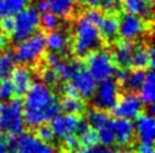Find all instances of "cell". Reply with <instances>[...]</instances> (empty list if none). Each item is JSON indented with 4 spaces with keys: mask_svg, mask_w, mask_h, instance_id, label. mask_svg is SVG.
I'll return each instance as SVG.
<instances>
[{
    "mask_svg": "<svg viewBox=\"0 0 155 153\" xmlns=\"http://www.w3.org/2000/svg\"><path fill=\"white\" fill-rule=\"evenodd\" d=\"M60 113L58 98L43 82L32 83L23 102L24 120L28 127L36 128Z\"/></svg>",
    "mask_w": 155,
    "mask_h": 153,
    "instance_id": "obj_1",
    "label": "cell"
},
{
    "mask_svg": "<svg viewBox=\"0 0 155 153\" xmlns=\"http://www.w3.org/2000/svg\"><path fill=\"white\" fill-rule=\"evenodd\" d=\"M101 36L97 25L81 16L74 25L73 52L77 56H85L94 50H97L101 44Z\"/></svg>",
    "mask_w": 155,
    "mask_h": 153,
    "instance_id": "obj_2",
    "label": "cell"
},
{
    "mask_svg": "<svg viewBox=\"0 0 155 153\" xmlns=\"http://www.w3.org/2000/svg\"><path fill=\"white\" fill-rule=\"evenodd\" d=\"M25 125L23 102L19 99H10L0 104V131L9 135L23 132Z\"/></svg>",
    "mask_w": 155,
    "mask_h": 153,
    "instance_id": "obj_3",
    "label": "cell"
},
{
    "mask_svg": "<svg viewBox=\"0 0 155 153\" xmlns=\"http://www.w3.org/2000/svg\"><path fill=\"white\" fill-rule=\"evenodd\" d=\"M45 35L43 33H34L30 37L18 42L14 56L16 62L22 65L34 64L38 62L45 52Z\"/></svg>",
    "mask_w": 155,
    "mask_h": 153,
    "instance_id": "obj_4",
    "label": "cell"
},
{
    "mask_svg": "<svg viewBox=\"0 0 155 153\" xmlns=\"http://www.w3.org/2000/svg\"><path fill=\"white\" fill-rule=\"evenodd\" d=\"M40 18L41 15L33 6L25 7L17 15H15L14 30L12 33L14 41L18 43L36 33L40 27Z\"/></svg>",
    "mask_w": 155,
    "mask_h": 153,
    "instance_id": "obj_5",
    "label": "cell"
},
{
    "mask_svg": "<svg viewBox=\"0 0 155 153\" xmlns=\"http://www.w3.org/2000/svg\"><path fill=\"white\" fill-rule=\"evenodd\" d=\"M9 153H56L50 142H43L32 133H19L13 135L8 142Z\"/></svg>",
    "mask_w": 155,
    "mask_h": 153,
    "instance_id": "obj_6",
    "label": "cell"
},
{
    "mask_svg": "<svg viewBox=\"0 0 155 153\" xmlns=\"http://www.w3.org/2000/svg\"><path fill=\"white\" fill-rule=\"evenodd\" d=\"M87 71L96 81H103L114 74L116 67L110 52L107 50H94L87 54Z\"/></svg>",
    "mask_w": 155,
    "mask_h": 153,
    "instance_id": "obj_7",
    "label": "cell"
},
{
    "mask_svg": "<svg viewBox=\"0 0 155 153\" xmlns=\"http://www.w3.org/2000/svg\"><path fill=\"white\" fill-rule=\"evenodd\" d=\"M88 126L87 122L84 119H81L76 115L64 114L57 115L56 117L51 119V127L54 137H58L60 140H64L69 135L81 134V133Z\"/></svg>",
    "mask_w": 155,
    "mask_h": 153,
    "instance_id": "obj_8",
    "label": "cell"
},
{
    "mask_svg": "<svg viewBox=\"0 0 155 153\" xmlns=\"http://www.w3.org/2000/svg\"><path fill=\"white\" fill-rule=\"evenodd\" d=\"M92 97H93V102L97 109L101 111L112 109L119 98L118 83L111 78L100 81V85L96 86V89Z\"/></svg>",
    "mask_w": 155,
    "mask_h": 153,
    "instance_id": "obj_9",
    "label": "cell"
},
{
    "mask_svg": "<svg viewBox=\"0 0 155 153\" xmlns=\"http://www.w3.org/2000/svg\"><path fill=\"white\" fill-rule=\"evenodd\" d=\"M147 30L146 23L144 21V18L139 17L134 14H124L119 19V33L124 41L133 42L142 38Z\"/></svg>",
    "mask_w": 155,
    "mask_h": 153,
    "instance_id": "obj_10",
    "label": "cell"
},
{
    "mask_svg": "<svg viewBox=\"0 0 155 153\" xmlns=\"http://www.w3.org/2000/svg\"><path fill=\"white\" fill-rule=\"evenodd\" d=\"M143 104L139 96L134 92H127L118 98L112 108L117 118H125L131 120L136 118L143 111Z\"/></svg>",
    "mask_w": 155,
    "mask_h": 153,
    "instance_id": "obj_11",
    "label": "cell"
},
{
    "mask_svg": "<svg viewBox=\"0 0 155 153\" xmlns=\"http://www.w3.org/2000/svg\"><path fill=\"white\" fill-rule=\"evenodd\" d=\"M70 83L74 86L78 96L83 98H91L96 89V80L83 65L70 79Z\"/></svg>",
    "mask_w": 155,
    "mask_h": 153,
    "instance_id": "obj_12",
    "label": "cell"
},
{
    "mask_svg": "<svg viewBox=\"0 0 155 153\" xmlns=\"http://www.w3.org/2000/svg\"><path fill=\"white\" fill-rule=\"evenodd\" d=\"M135 134L140 142L152 144L155 139V120L152 114H139L134 124Z\"/></svg>",
    "mask_w": 155,
    "mask_h": 153,
    "instance_id": "obj_13",
    "label": "cell"
},
{
    "mask_svg": "<svg viewBox=\"0 0 155 153\" xmlns=\"http://www.w3.org/2000/svg\"><path fill=\"white\" fill-rule=\"evenodd\" d=\"M109 126L114 135L116 142L120 145H127L133 141L135 136V128L131 120L125 118L110 119Z\"/></svg>",
    "mask_w": 155,
    "mask_h": 153,
    "instance_id": "obj_14",
    "label": "cell"
},
{
    "mask_svg": "<svg viewBox=\"0 0 155 153\" xmlns=\"http://www.w3.org/2000/svg\"><path fill=\"white\" fill-rule=\"evenodd\" d=\"M12 74V83L15 89V94L17 95H25L26 91L30 89L33 81V73L28 68H26L24 65L15 68L13 70Z\"/></svg>",
    "mask_w": 155,
    "mask_h": 153,
    "instance_id": "obj_15",
    "label": "cell"
},
{
    "mask_svg": "<svg viewBox=\"0 0 155 153\" xmlns=\"http://www.w3.org/2000/svg\"><path fill=\"white\" fill-rule=\"evenodd\" d=\"M154 64V51L153 47H147L145 45H138L134 47L131 67L144 70L147 67H153Z\"/></svg>",
    "mask_w": 155,
    "mask_h": 153,
    "instance_id": "obj_16",
    "label": "cell"
},
{
    "mask_svg": "<svg viewBox=\"0 0 155 153\" xmlns=\"http://www.w3.org/2000/svg\"><path fill=\"white\" fill-rule=\"evenodd\" d=\"M135 45L130 42H121L117 44L114 47V51L112 55L113 62L119 67V68L127 69L131 67V58H133V52Z\"/></svg>",
    "mask_w": 155,
    "mask_h": 153,
    "instance_id": "obj_17",
    "label": "cell"
},
{
    "mask_svg": "<svg viewBox=\"0 0 155 153\" xmlns=\"http://www.w3.org/2000/svg\"><path fill=\"white\" fill-rule=\"evenodd\" d=\"M97 28L101 38L107 42H112L116 39L119 33V18H117L114 15L103 16L97 25Z\"/></svg>",
    "mask_w": 155,
    "mask_h": 153,
    "instance_id": "obj_18",
    "label": "cell"
},
{
    "mask_svg": "<svg viewBox=\"0 0 155 153\" xmlns=\"http://www.w3.org/2000/svg\"><path fill=\"white\" fill-rule=\"evenodd\" d=\"M48 11L61 18L70 17L76 9V0H43Z\"/></svg>",
    "mask_w": 155,
    "mask_h": 153,
    "instance_id": "obj_19",
    "label": "cell"
},
{
    "mask_svg": "<svg viewBox=\"0 0 155 153\" xmlns=\"http://www.w3.org/2000/svg\"><path fill=\"white\" fill-rule=\"evenodd\" d=\"M45 45L51 52L64 53L68 50L69 38L62 30H52L45 36Z\"/></svg>",
    "mask_w": 155,
    "mask_h": 153,
    "instance_id": "obj_20",
    "label": "cell"
},
{
    "mask_svg": "<svg viewBox=\"0 0 155 153\" xmlns=\"http://www.w3.org/2000/svg\"><path fill=\"white\" fill-rule=\"evenodd\" d=\"M127 13L137 15L142 18L152 16V0H120Z\"/></svg>",
    "mask_w": 155,
    "mask_h": 153,
    "instance_id": "obj_21",
    "label": "cell"
},
{
    "mask_svg": "<svg viewBox=\"0 0 155 153\" xmlns=\"http://www.w3.org/2000/svg\"><path fill=\"white\" fill-rule=\"evenodd\" d=\"M138 90H139V98L143 104L152 106L155 100V78L153 72L146 73L145 80Z\"/></svg>",
    "mask_w": 155,
    "mask_h": 153,
    "instance_id": "obj_22",
    "label": "cell"
},
{
    "mask_svg": "<svg viewBox=\"0 0 155 153\" xmlns=\"http://www.w3.org/2000/svg\"><path fill=\"white\" fill-rule=\"evenodd\" d=\"M27 6V0H0V19L14 17Z\"/></svg>",
    "mask_w": 155,
    "mask_h": 153,
    "instance_id": "obj_23",
    "label": "cell"
},
{
    "mask_svg": "<svg viewBox=\"0 0 155 153\" xmlns=\"http://www.w3.org/2000/svg\"><path fill=\"white\" fill-rule=\"evenodd\" d=\"M145 76H146V72L144 70L136 69L135 71L127 72L125 79L121 81V85L129 92H134L140 88L142 83L145 80Z\"/></svg>",
    "mask_w": 155,
    "mask_h": 153,
    "instance_id": "obj_24",
    "label": "cell"
},
{
    "mask_svg": "<svg viewBox=\"0 0 155 153\" xmlns=\"http://www.w3.org/2000/svg\"><path fill=\"white\" fill-rule=\"evenodd\" d=\"M59 104H60V109L65 111V114L77 115L85 111V102L83 99L78 98V96L76 97L66 96Z\"/></svg>",
    "mask_w": 155,
    "mask_h": 153,
    "instance_id": "obj_25",
    "label": "cell"
},
{
    "mask_svg": "<svg viewBox=\"0 0 155 153\" xmlns=\"http://www.w3.org/2000/svg\"><path fill=\"white\" fill-rule=\"evenodd\" d=\"M110 123V118L107 113L101 109H92L87 113V124L91 125L95 131H99L101 128L108 126Z\"/></svg>",
    "mask_w": 155,
    "mask_h": 153,
    "instance_id": "obj_26",
    "label": "cell"
},
{
    "mask_svg": "<svg viewBox=\"0 0 155 153\" xmlns=\"http://www.w3.org/2000/svg\"><path fill=\"white\" fill-rule=\"evenodd\" d=\"M16 60L14 53L10 51H1L0 52V80L8 78L10 73L15 69Z\"/></svg>",
    "mask_w": 155,
    "mask_h": 153,
    "instance_id": "obj_27",
    "label": "cell"
},
{
    "mask_svg": "<svg viewBox=\"0 0 155 153\" xmlns=\"http://www.w3.org/2000/svg\"><path fill=\"white\" fill-rule=\"evenodd\" d=\"M81 67H82V64L79 63V62H75V61L62 62L61 61L60 63L58 64V67L56 68V71L58 73V76H60L61 80L70 81V79L73 78V76L76 73V71Z\"/></svg>",
    "mask_w": 155,
    "mask_h": 153,
    "instance_id": "obj_28",
    "label": "cell"
},
{
    "mask_svg": "<svg viewBox=\"0 0 155 153\" xmlns=\"http://www.w3.org/2000/svg\"><path fill=\"white\" fill-rule=\"evenodd\" d=\"M40 25H42V27L45 30L52 32L59 27L60 20H59V17L56 16L54 14L50 13V11H45L42 14V16L40 18Z\"/></svg>",
    "mask_w": 155,
    "mask_h": 153,
    "instance_id": "obj_29",
    "label": "cell"
},
{
    "mask_svg": "<svg viewBox=\"0 0 155 153\" xmlns=\"http://www.w3.org/2000/svg\"><path fill=\"white\" fill-rule=\"evenodd\" d=\"M97 142H100L101 146L104 148H110L116 143L114 135L109 125L97 131Z\"/></svg>",
    "mask_w": 155,
    "mask_h": 153,
    "instance_id": "obj_30",
    "label": "cell"
},
{
    "mask_svg": "<svg viewBox=\"0 0 155 153\" xmlns=\"http://www.w3.org/2000/svg\"><path fill=\"white\" fill-rule=\"evenodd\" d=\"M15 95V89L10 79L5 78L0 80V102L8 101L13 99V96Z\"/></svg>",
    "mask_w": 155,
    "mask_h": 153,
    "instance_id": "obj_31",
    "label": "cell"
},
{
    "mask_svg": "<svg viewBox=\"0 0 155 153\" xmlns=\"http://www.w3.org/2000/svg\"><path fill=\"white\" fill-rule=\"evenodd\" d=\"M41 78L43 83H45L49 87H57L60 83V76H58L56 69L53 68H47L41 72Z\"/></svg>",
    "mask_w": 155,
    "mask_h": 153,
    "instance_id": "obj_32",
    "label": "cell"
},
{
    "mask_svg": "<svg viewBox=\"0 0 155 153\" xmlns=\"http://www.w3.org/2000/svg\"><path fill=\"white\" fill-rule=\"evenodd\" d=\"M79 135H81L79 142L84 146H93L97 143V132L94 128H91L90 126H87Z\"/></svg>",
    "mask_w": 155,
    "mask_h": 153,
    "instance_id": "obj_33",
    "label": "cell"
},
{
    "mask_svg": "<svg viewBox=\"0 0 155 153\" xmlns=\"http://www.w3.org/2000/svg\"><path fill=\"white\" fill-rule=\"evenodd\" d=\"M35 135L43 142H51L54 139V135H53L51 127L45 125V124H42V125L36 127V134Z\"/></svg>",
    "mask_w": 155,
    "mask_h": 153,
    "instance_id": "obj_34",
    "label": "cell"
},
{
    "mask_svg": "<svg viewBox=\"0 0 155 153\" xmlns=\"http://www.w3.org/2000/svg\"><path fill=\"white\" fill-rule=\"evenodd\" d=\"M83 16L86 18V19H88L90 21H92L93 24H95V25H99V23L101 21L102 17H103V15H102V13H101V10L95 9V7L94 8H88L86 11L84 13Z\"/></svg>",
    "mask_w": 155,
    "mask_h": 153,
    "instance_id": "obj_35",
    "label": "cell"
},
{
    "mask_svg": "<svg viewBox=\"0 0 155 153\" xmlns=\"http://www.w3.org/2000/svg\"><path fill=\"white\" fill-rule=\"evenodd\" d=\"M120 0H99V5L102 10L107 13H113L119 7Z\"/></svg>",
    "mask_w": 155,
    "mask_h": 153,
    "instance_id": "obj_36",
    "label": "cell"
},
{
    "mask_svg": "<svg viewBox=\"0 0 155 153\" xmlns=\"http://www.w3.org/2000/svg\"><path fill=\"white\" fill-rule=\"evenodd\" d=\"M44 61L47 63L48 68H53L56 69L58 67V64L61 62V58L59 55V53H56V52H50L48 53L45 58H44Z\"/></svg>",
    "mask_w": 155,
    "mask_h": 153,
    "instance_id": "obj_37",
    "label": "cell"
},
{
    "mask_svg": "<svg viewBox=\"0 0 155 153\" xmlns=\"http://www.w3.org/2000/svg\"><path fill=\"white\" fill-rule=\"evenodd\" d=\"M0 30L4 34H12L14 30V17H5L0 19Z\"/></svg>",
    "mask_w": 155,
    "mask_h": 153,
    "instance_id": "obj_38",
    "label": "cell"
},
{
    "mask_svg": "<svg viewBox=\"0 0 155 153\" xmlns=\"http://www.w3.org/2000/svg\"><path fill=\"white\" fill-rule=\"evenodd\" d=\"M64 143H65V146L67 149H69L70 151H75L76 149L79 148L81 145V142H79V139H78L76 135H69L67 137L64 139Z\"/></svg>",
    "mask_w": 155,
    "mask_h": 153,
    "instance_id": "obj_39",
    "label": "cell"
},
{
    "mask_svg": "<svg viewBox=\"0 0 155 153\" xmlns=\"http://www.w3.org/2000/svg\"><path fill=\"white\" fill-rule=\"evenodd\" d=\"M79 153H114V151L110 148L93 145V146H85V149H83Z\"/></svg>",
    "mask_w": 155,
    "mask_h": 153,
    "instance_id": "obj_40",
    "label": "cell"
},
{
    "mask_svg": "<svg viewBox=\"0 0 155 153\" xmlns=\"http://www.w3.org/2000/svg\"><path fill=\"white\" fill-rule=\"evenodd\" d=\"M135 153H155V152H154V149H153V145L152 144L140 142V143L136 146Z\"/></svg>",
    "mask_w": 155,
    "mask_h": 153,
    "instance_id": "obj_41",
    "label": "cell"
},
{
    "mask_svg": "<svg viewBox=\"0 0 155 153\" xmlns=\"http://www.w3.org/2000/svg\"><path fill=\"white\" fill-rule=\"evenodd\" d=\"M64 91H65V95L66 96H70V97H76V96H78L77 91L75 90V88H74V86L69 82V83H67V85L65 86V88H64Z\"/></svg>",
    "mask_w": 155,
    "mask_h": 153,
    "instance_id": "obj_42",
    "label": "cell"
},
{
    "mask_svg": "<svg viewBox=\"0 0 155 153\" xmlns=\"http://www.w3.org/2000/svg\"><path fill=\"white\" fill-rule=\"evenodd\" d=\"M0 153H9L8 141L2 135H0Z\"/></svg>",
    "mask_w": 155,
    "mask_h": 153,
    "instance_id": "obj_43",
    "label": "cell"
},
{
    "mask_svg": "<svg viewBox=\"0 0 155 153\" xmlns=\"http://www.w3.org/2000/svg\"><path fill=\"white\" fill-rule=\"evenodd\" d=\"M76 2L81 4L82 6L88 7V8H94L99 5V0H76Z\"/></svg>",
    "mask_w": 155,
    "mask_h": 153,
    "instance_id": "obj_44",
    "label": "cell"
},
{
    "mask_svg": "<svg viewBox=\"0 0 155 153\" xmlns=\"http://www.w3.org/2000/svg\"><path fill=\"white\" fill-rule=\"evenodd\" d=\"M7 45H8V37L4 33H0V51L5 50Z\"/></svg>",
    "mask_w": 155,
    "mask_h": 153,
    "instance_id": "obj_45",
    "label": "cell"
},
{
    "mask_svg": "<svg viewBox=\"0 0 155 153\" xmlns=\"http://www.w3.org/2000/svg\"><path fill=\"white\" fill-rule=\"evenodd\" d=\"M35 8L38 9V11H39V13H42V14L45 13V11H48V6L43 0H40L39 2H38V6H36Z\"/></svg>",
    "mask_w": 155,
    "mask_h": 153,
    "instance_id": "obj_46",
    "label": "cell"
},
{
    "mask_svg": "<svg viewBox=\"0 0 155 153\" xmlns=\"http://www.w3.org/2000/svg\"><path fill=\"white\" fill-rule=\"evenodd\" d=\"M66 153H76V152H75V151H70V150H69L68 152H66Z\"/></svg>",
    "mask_w": 155,
    "mask_h": 153,
    "instance_id": "obj_47",
    "label": "cell"
}]
</instances>
